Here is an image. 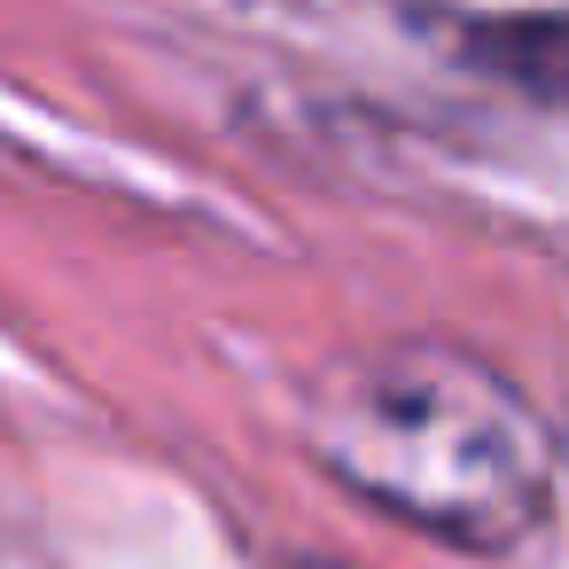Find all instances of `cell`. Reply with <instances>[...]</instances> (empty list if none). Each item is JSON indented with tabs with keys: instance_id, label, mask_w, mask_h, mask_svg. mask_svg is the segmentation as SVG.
<instances>
[{
	"instance_id": "1",
	"label": "cell",
	"mask_w": 569,
	"mask_h": 569,
	"mask_svg": "<svg viewBox=\"0 0 569 569\" xmlns=\"http://www.w3.org/2000/svg\"><path fill=\"white\" fill-rule=\"evenodd\" d=\"M320 468L413 530L491 546L530 530L546 507V460L522 406L452 351L398 343L351 367L343 390L312 398Z\"/></svg>"
}]
</instances>
